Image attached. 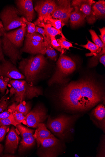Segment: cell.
I'll return each mask as SVG.
<instances>
[{
    "label": "cell",
    "mask_w": 105,
    "mask_h": 157,
    "mask_svg": "<svg viewBox=\"0 0 105 157\" xmlns=\"http://www.w3.org/2000/svg\"><path fill=\"white\" fill-rule=\"evenodd\" d=\"M103 88L91 79L73 81L62 89L59 98L66 109L86 111L104 99Z\"/></svg>",
    "instance_id": "obj_1"
},
{
    "label": "cell",
    "mask_w": 105,
    "mask_h": 157,
    "mask_svg": "<svg viewBox=\"0 0 105 157\" xmlns=\"http://www.w3.org/2000/svg\"><path fill=\"white\" fill-rule=\"evenodd\" d=\"M26 27L22 26L16 30L5 32L2 39V47L5 55L15 65L21 58L22 47L26 34Z\"/></svg>",
    "instance_id": "obj_2"
},
{
    "label": "cell",
    "mask_w": 105,
    "mask_h": 157,
    "mask_svg": "<svg viewBox=\"0 0 105 157\" xmlns=\"http://www.w3.org/2000/svg\"><path fill=\"white\" fill-rule=\"evenodd\" d=\"M9 84L10 86V96L14 95V100L17 104L43 94L40 89L26 80H10Z\"/></svg>",
    "instance_id": "obj_3"
},
{
    "label": "cell",
    "mask_w": 105,
    "mask_h": 157,
    "mask_svg": "<svg viewBox=\"0 0 105 157\" xmlns=\"http://www.w3.org/2000/svg\"><path fill=\"white\" fill-rule=\"evenodd\" d=\"M47 61L42 54H38L28 59H23L19 63V68L26 81L31 84L47 64Z\"/></svg>",
    "instance_id": "obj_4"
},
{
    "label": "cell",
    "mask_w": 105,
    "mask_h": 157,
    "mask_svg": "<svg viewBox=\"0 0 105 157\" xmlns=\"http://www.w3.org/2000/svg\"><path fill=\"white\" fill-rule=\"evenodd\" d=\"M76 69V64L70 57L63 54L60 56L57 63L55 72L49 80L48 84H64L67 82L68 76Z\"/></svg>",
    "instance_id": "obj_5"
},
{
    "label": "cell",
    "mask_w": 105,
    "mask_h": 157,
    "mask_svg": "<svg viewBox=\"0 0 105 157\" xmlns=\"http://www.w3.org/2000/svg\"><path fill=\"white\" fill-rule=\"evenodd\" d=\"M79 117V115H62L55 118L49 117L47 126L55 135L63 140L71 131L73 124Z\"/></svg>",
    "instance_id": "obj_6"
},
{
    "label": "cell",
    "mask_w": 105,
    "mask_h": 157,
    "mask_svg": "<svg viewBox=\"0 0 105 157\" xmlns=\"http://www.w3.org/2000/svg\"><path fill=\"white\" fill-rule=\"evenodd\" d=\"M19 15L18 10L14 6H8L3 9L0 13V18L6 32L19 27H26V20Z\"/></svg>",
    "instance_id": "obj_7"
},
{
    "label": "cell",
    "mask_w": 105,
    "mask_h": 157,
    "mask_svg": "<svg viewBox=\"0 0 105 157\" xmlns=\"http://www.w3.org/2000/svg\"><path fill=\"white\" fill-rule=\"evenodd\" d=\"M40 157H57L64 150V144L55 136L42 140L37 144Z\"/></svg>",
    "instance_id": "obj_8"
},
{
    "label": "cell",
    "mask_w": 105,
    "mask_h": 157,
    "mask_svg": "<svg viewBox=\"0 0 105 157\" xmlns=\"http://www.w3.org/2000/svg\"><path fill=\"white\" fill-rule=\"evenodd\" d=\"M25 117L26 119L22 122L29 127L37 128L39 124L46 120L47 116L46 110L39 106L30 111Z\"/></svg>",
    "instance_id": "obj_9"
},
{
    "label": "cell",
    "mask_w": 105,
    "mask_h": 157,
    "mask_svg": "<svg viewBox=\"0 0 105 157\" xmlns=\"http://www.w3.org/2000/svg\"><path fill=\"white\" fill-rule=\"evenodd\" d=\"M16 127L22 137L19 151L22 152L35 145L36 140L34 136V131L25 127L21 123L17 124Z\"/></svg>",
    "instance_id": "obj_10"
},
{
    "label": "cell",
    "mask_w": 105,
    "mask_h": 157,
    "mask_svg": "<svg viewBox=\"0 0 105 157\" xmlns=\"http://www.w3.org/2000/svg\"><path fill=\"white\" fill-rule=\"evenodd\" d=\"M0 77L8 78L10 80H23L25 78L16 66L10 61L6 60L0 62Z\"/></svg>",
    "instance_id": "obj_11"
},
{
    "label": "cell",
    "mask_w": 105,
    "mask_h": 157,
    "mask_svg": "<svg viewBox=\"0 0 105 157\" xmlns=\"http://www.w3.org/2000/svg\"><path fill=\"white\" fill-rule=\"evenodd\" d=\"M95 2L93 0H75L72 1L71 5L74 7L77 6L80 11L83 14L87 23L90 24H93L97 20L92 8Z\"/></svg>",
    "instance_id": "obj_12"
},
{
    "label": "cell",
    "mask_w": 105,
    "mask_h": 157,
    "mask_svg": "<svg viewBox=\"0 0 105 157\" xmlns=\"http://www.w3.org/2000/svg\"><path fill=\"white\" fill-rule=\"evenodd\" d=\"M46 48L44 41L41 42L26 37L24 46L21 52L32 55L46 54Z\"/></svg>",
    "instance_id": "obj_13"
},
{
    "label": "cell",
    "mask_w": 105,
    "mask_h": 157,
    "mask_svg": "<svg viewBox=\"0 0 105 157\" xmlns=\"http://www.w3.org/2000/svg\"><path fill=\"white\" fill-rule=\"evenodd\" d=\"M18 10L20 15L26 20L31 22L34 19L35 13L31 0H18L16 2Z\"/></svg>",
    "instance_id": "obj_14"
},
{
    "label": "cell",
    "mask_w": 105,
    "mask_h": 157,
    "mask_svg": "<svg viewBox=\"0 0 105 157\" xmlns=\"http://www.w3.org/2000/svg\"><path fill=\"white\" fill-rule=\"evenodd\" d=\"M20 139L16 129L12 127L6 136L5 153L14 154L18 147Z\"/></svg>",
    "instance_id": "obj_15"
},
{
    "label": "cell",
    "mask_w": 105,
    "mask_h": 157,
    "mask_svg": "<svg viewBox=\"0 0 105 157\" xmlns=\"http://www.w3.org/2000/svg\"><path fill=\"white\" fill-rule=\"evenodd\" d=\"M91 119L93 123L105 133V108L103 105H99L93 110Z\"/></svg>",
    "instance_id": "obj_16"
},
{
    "label": "cell",
    "mask_w": 105,
    "mask_h": 157,
    "mask_svg": "<svg viewBox=\"0 0 105 157\" xmlns=\"http://www.w3.org/2000/svg\"><path fill=\"white\" fill-rule=\"evenodd\" d=\"M50 2L49 0H46L38 1L36 2L34 9L38 15V19L37 21L42 22L46 18Z\"/></svg>",
    "instance_id": "obj_17"
},
{
    "label": "cell",
    "mask_w": 105,
    "mask_h": 157,
    "mask_svg": "<svg viewBox=\"0 0 105 157\" xmlns=\"http://www.w3.org/2000/svg\"><path fill=\"white\" fill-rule=\"evenodd\" d=\"M34 136L37 145L41 140L53 137L55 136L47 129L46 125L42 123L38 125L34 134Z\"/></svg>",
    "instance_id": "obj_18"
},
{
    "label": "cell",
    "mask_w": 105,
    "mask_h": 157,
    "mask_svg": "<svg viewBox=\"0 0 105 157\" xmlns=\"http://www.w3.org/2000/svg\"><path fill=\"white\" fill-rule=\"evenodd\" d=\"M75 10L71 13L70 20L71 26L75 27L83 25L85 17L77 6L74 7Z\"/></svg>",
    "instance_id": "obj_19"
},
{
    "label": "cell",
    "mask_w": 105,
    "mask_h": 157,
    "mask_svg": "<svg viewBox=\"0 0 105 157\" xmlns=\"http://www.w3.org/2000/svg\"><path fill=\"white\" fill-rule=\"evenodd\" d=\"M56 5V8L51 15L55 19H59L63 13L71 7L69 1H58Z\"/></svg>",
    "instance_id": "obj_20"
},
{
    "label": "cell",
    "mask_w": 105,
    "mask_h": 157,
    "mask_svg": "<svg viewBox=\"0 0 105 157\" xmlns=\"http://www.w3.org/2000/svg\"><path fill=\"white\" fill-rule=\"evenodd\" d=\"M95 17L98 19L104 18L105 16V1L104 0L95 2L92 7Z\"/></svg>",
    "instance_id": "obj_21"
},
{
    "label": "cell",
    "mask_w": 105,
    "mask_h": 157,
    "mask_svg": "<svg viewBox=\"0 0 105 157\" xmlns=\"http://www.w3.org/2000/svg\"><path fill=\"white\" fill-rule=\"evenodd\" d=\"M34 24L35 25L43 28L45 31L50 36L55 37L57 35H61L62 34V32L61 30L56 29L49 24H46L42 22L36 21Z\"/></svg>",
    "instance_id": "obj_22"
},
{
    "label": "cell",
    "mask_w": 105,
    "mask_h": 157,
    "mask_svg": "<svg viewBox=\"0 0 105 157\" xmlns=\"http://www.w3.org/2000/svg\"><path fill=\"white\" fill-rule=\"evenodd\" d=\"M81 46L91 51V53H87L86 54V56H95L99 53L102 49L93 43L89 40H88L86 44L81 45Z\"/></svg>",
    "instance_id": "obj_23"
},
{
    "label": "cell",
    "mask_w": 105,
    "mask_h": 157,
    "mask_svg": "<svg viewBox=\"0 0 105 157\" xmlns=\"http://www.w3.org/2000/svg\"><path fill=\"white\" fill-rule=\"evenodd\" d=\"M31 104L28 103H24L22 102H20L18 104L16 103L15 106V110L18 113L22 114L25 116L31 111Z\"/></svg>",
    "instance_id": "obj_24"
},
{
    "label": "cell",
    "mask_w": 105,
    "mask_h": 157,
    "mask_svg": "<svg viewBox=\"0 0 105 157\" xmlns=\"http://www.w3.org/2000/svg\"><path fill=\"white\" fill-rule=\"evenodd\" d=\"M16 103H14L8 108V110L12 113L16 122L18 123L22 122L26 119V117L22 114L17 112L15 109Z\"/></svg>",
    "instance_id": "obj_25"
},
{
    "label": "cell",
    "mask_w": 105,
    "mask_h": 157,
    "mask_svg": "<svg viewBox=\"0 0 105 157\" xmlns=\"http://www.w3.org/2000/svg\"><path fill=\"white\" fill-rule=\"evenodd\" d=\"M42 22H47L49 24L53 27L57 29L61 30L62 27L65 25L63 24L61 20L54 19L51 16L47 17Z\"/></svg>",
    "instance_id": "obj_26"
},
{
    "label": "cell",
    "mask_w": 105,
    "mask_h": 157,
    "mask_svg": "<svg viewBox=\"0 0 105 157\" xmlns=\"http://www.w3.org/2000/svg\"><path fill=\"white\" fill-rule=\"evenodd\" d=\"M44 43L46 48V54L50 59L56 61L58 57L57 53L52 46L49 45L47 42H45Z\"/></svg>",
    "instance_id": "obj_27"
},
{
    "label": "cell",
    "mask_w": 105,
    "mask_h": 157,
    "mask_svg": "<svg viewBox=\"0 0 105 157\" xmlns=\"http://www.w3.org/2000/svg\"><path fill=\"white\" fill-rule=\"evenodd\" d=\"M89 31L91 35L92 39L94 43V44L102 49L105 47V46L103 45L102 41L95 31L92 29L90 30Z\"/></svg>",
    "instance_id": "obj_28"
},
{
    "label": "cell",
    "mask_w": 105,
    "mask_h": 157,
    "mask_svg": "<svg viewBox=\"0 0 105 157\" xmlns=\"http://www.w3.org/2000/svg\"><path fill=\"white\" fill-rule=\"evenodd\" d=\"M105 54V47L103 48L101 51L95 56H93L90 60L89 62V66L92 67L96 66L99 63V60L100 56Z\"/></svg>",
    "instance_id": "obj_29"
},
{
    "label": "cell",
    "mask_w": 105,
    "mask_h": 157,
    "mask_svg": "<svg viewBox=\"0 0 105 157\" xmlns=\"http://www.w3.org/2000/svg\"><path fill=\"white\" fill-rule=\"evenodd\" d=\"M0 124H1L2 125L8 126L9 125L12 124L15 126L19 124L17 123L15 121L11 113L10 116L7 118L4 119L0 120Z\"/></svg>",
    "instance_id": "obj_30"
},
{
    "label": "cell",
    "mask_w": 105,
    "mask_h": 157,
    "mask_svg": "<svg viewBox=\"0 0 105 157\" xmlns=\"http://www.w3.org/2000/svg\"><path fill=\"white\" fill-rule=\"evenodd\" d=\"M10 80L8 78L0 77V92L2 94H4L6 90H7V86Z\"/></svg>",
    "instance_id": "obj_31"
},
{
    "label": "cell",
    "mask_w": 105,
    "mask_h": 157,
    "mask_svg": "<svg viewBox=\"0 0 105 157\" xmlns=\"http://www.w3.org/2000/svg\"><path fill=\"white\" fill-rule=\"evenodd\" d=\"M57 40L62 48L64 49L69 50L70 48L73 47V45L71 42L67 41L62 37Z\"/></svg>",
    "instance_id": "obj_32"
},
{
    "label": "cell",
    "mask_w": 105,
    "mask_h": 157,
    "mask_svg": "<svg viewBox=\"0 0 105 157\" xmlns=\"http://www.w3.org/2000/svg\"><path fill=\"white\" fill-rule=\"evenodd\" d=\"M51 45L52 47L58 51L60 52L62 54H63L65 52V49L62 48L60 45L59 44L55 37L50 36Z\"/></svg>",
    "instance_id": "obj_33"
},
{
    "label": "cell",
    "mask_w": 105,
    "mask_h": 157,
    "mask_svg": "<svg viewBox=\"0 0 105 157\" xmlns=\"http://www.w3.org/2000/svg\"><path fill=\"white\" fill-rule=\"evenodd\" d=\"M73 10V8H70L66 11L63 13L62 16L59 18V20H61L62 22L65 25L67 24L70 19V15L71 13Z\"/></svg>",
    "instance_id": "obj_34"
},
{
    "label": "cell",
    "mask_w": 105,
    "mask_h": 157,
    "mask_svg": "<svg viewBox=\"0 0 105 157\" xmlns=\"http://www.w3.org/2000/svg\"><path fill=\"white\" fill-rule=\"evenodd\" d=\"M26 37L34 39L38 41L44 42V39L43 36L37 32L32 33H26L25 35Z\"/></svg>",
    "instance_id": "obj_35"
},
{
    "label": "cell",
    "mask_w": 105,
    "mask_h": 157,
    "mask_svg": "<svg viewBox=\"0 0 105 157\" xmlns=\"http://www.w3.org/2000/svg\"><path fill=\"white\" fill-rule=\"evenodd\" d=\"M26 32L27 33L32 34L36 32V26L35 24L26 20Z\"/></svg>",
    "instance_id": "obj_36"
},
{
    "label": "cell",
    "mask_w": 105,
    "mask_h": 157,
    "mask_svg": "<svg viewBox=\"0 0 105 157\" xmlns=\"http://www.w3.org/2000/svg\"><path fill=\"white\" fill-rule=\"evenodd\" d=\"M56 7L57 5L55 2L54 1H50V2L48 8V10L46 17H47L49 16H51L55 10L56 8Z\"/></svg>",
    "instance_id": "obj_37"
},
{
    "label": "cell",
    "mask_w": 105,
    "mask_h": 157,
    "mask_svg": "<svg viewBox=\"0 0 105 157\" xmlns=\"http://www.w3.org/2000/svg\"><path fill=\"white\" fill-rule=\"evenodd\" d=\"M8 130V126L2 125L0 126V142L4 140Z\"/></svg>",
    "instance_id": "obj_38"
},
{
    "label": "cell",
    "mask_w": 105,
    "mask_h": 157,
    "mask_svg": "<svg viewBox=\"0 0 105 157\" xmlns=\"http://www.w3.org/2000/svg\"><path fill=\"white\" fill-rule=\"evenodd\" d=\"M103 138L100 142V144L99 146L98 153L97 156V157H104L103 155L105 156V151H103V149L105 150V148H103V147H105V139L104 140Z\"/></svg>",
    "instance_id": "obj_39"
},
{
    "label": "cell",
    "mask_w": 105,
    "mask_h": 157,
    "mask_svg": "<svg viewBox=\"0 0 105 157\" xmlns=\"http://www.w3.org/2000/svg\"><path fill=\"white\" fill-rule=\"evenodd\" d=\"M7 99L5 98L0 100V113L3 112L8 107Z\"/></svg>",
    "instance_id": "obj_40"
},
{
    "label": "cell",
    "mask_w": 105,
    "mask_h": 157,
    "mask_svg": "<svg viewBox=\"0 0 105 157\" xmlns=\"http://www.w3.org/2000/svg\"><path fill=\"white\" fill-rule=\"evenodd\" d=\"M99 29L101 34L100 35H99L100 39L105 46V28L103 27L102 28H99Z\"/></svg>",
    "instance_id": "obj_41"
},
{
    "label": "cell",
    "mask_w": 105,
    "mask_h": 157,
    "mask_svg": "<svg viewBox=\"0 0 105 157\" xmlns=\"http://www.w3.org/2000/svg\"><path fill=\"white\" fill-rule=\"evenodd\" d=\"M11 113L9 110L0 113V120L6 119L11 115Z\"/></svg>",
    "instance_id": "obj_42"
},
{
    "label": "cell",
    "mask_w": 105,
    "mask_h": 157,
    "mask_svg": "<svg viewBox=\"0 0 105 157\" xmlns=\"http://www.w3.org/2000/svg\"><path fill=\"white\" fill-rule=\"evenodd\" d=\"M5 56L2 47V39L0 38V62L6 60Z\"/></svg>",
    "instance_id": "obj_43"
},
{
    "label": "cell",
    "mask_w": 105,
    "mask_h": 157,
    "mask_svg": "<svg viewBox=\"0 0 105 157\" xmlns=\"http://www.w3.org/2000/svg\"><path fill=\"white\" fill-rule=\"evenodd\" d=\"M99 61L105 67V54L101 56L99 59Z\"/></svg>",
    "instance_id": "obj_44"
},
{
    "label": "cell",
    "mask_w": 105,
    "mask_h": 157,
    "mask_svg": "<svg viewBox=\"0 0 105 157\" xmlns=\"http://www.w3.org/2000/svg\"><path fill=\"white\" fill-rule=\"evenodd\" d=\"M0 32H2L4 34L6 32L3 23L0 20Z\"/></svg>",
    "instance_id": "obj_45"
},
{
    "label": "cell",
    "mask_w": 105,
    "mask_h": 157,
    "mask_svg": "<svg viewBox=\"0 0 105 157\" xmlns=\"http://www.w3.org/2000/svg\"><path fill=\"white\" fill-rule=\"evenodd\" d=\"M4 147L3 145L1 144H0V156L4 150Z\"/></svg>",
    "instance_id": "obj_46"
},
{
    "label": "cell",
    "mask_w": 105,
    "mask_h": 157,
    "mask_svg": "<svg viewBox=\"0 0 105 157\" xmlns=\"http://www.w3.org/2000/svg\"><path fill=\"white\" fill-rule=\"evenodd\" d=\"M3 34L2 33V32H0V37L2 36H3Z\"/></svg>",
    "instance_id": "obj_47"
},
{
    "label": "cell",
    "mask_w": 105,
    "mask_h": 157,
    "mask_svg": "<svg viewBox=\"0 0 105 157\" xmlns=\"http://www.w3.org/2000/svg\"><path fill=\"white\" fill-rule=\"evenodd\" d=\"M2 126V125L1 124H0V126Z\"/></svg>",
    "instance_id": "obj_48"
}]
</instances>
